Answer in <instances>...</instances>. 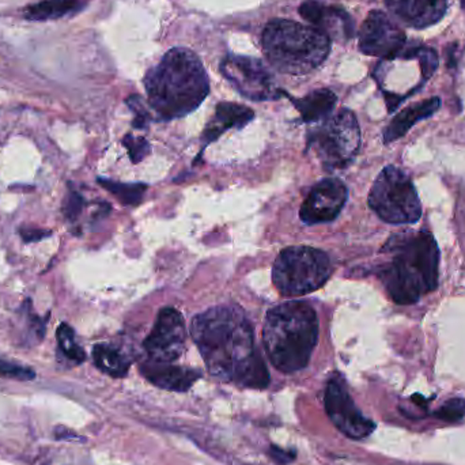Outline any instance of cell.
<instances>
[{
  "label": "cell",
  "mask_w": 465,
  "mask_h": 465,
  "mask_svg": "<svg viewBox=\"0 0 465 465\" xmlns=\"http://www.w3.org/2000/svg\"><path fill=\"white\" fill-rule=\"evenodd\" d=\"M191 335L211 374L240 387H268L267 366L256 348L252 325L239 306L221 305L198 314Z\"/></svg>",
  "instance_id": "cell-1"
},
{
  "label": "cell",
  "mask_w": 465,
  "mask_h": 465,
  "mask_svg": "<svg viewBox=\"0 0 465 465\" xmlns=\"http://www.w3.org/2000/svg\"><path fill=\"white\" fill-rule=\"evenodd\" d=\"M394 253L391 262L379 268V278L388 296L399 305H412L438 286L439 249L431 232H403L385 244Z\"/></svg>",
  "instance_id": "cell-2"
},
{
  "label": "cell",
  "mask_w": 465,
  "mask_h": 465,
  "mask_svg": "<svg viewBox=\"0 0 465 465\" xmlns=\"http://www.w3.org/2000/svg\"><path fill=\"white\" fill-rule=\"evenodd\" d=\"M144 87L150 107L161 120L190 115L210 92L203 64L192 51L185 48L167 52L147 72Z\"/></svg>",
  "instance_id": "cell-3"
},
{
  "label": "cell",
  "mask_w": 465,
  "mask_h": 465,
  "mask_svg": "<svg viewBox=\"0 0 465 465\" xmlns=\"http://www.w3.org/2000/svg\"><path fill=\"white\" fill-rule=\"evenodd\" d=\"M271 363L283 373L306 368L319 339V320L307 302L289 301L273 307L263 330Z\"/></svg>",
  "instance_id": "cell-4"
},
{
  "label": "cell",
  "mask_w": 465,
  "mask_h": 465,
  "mask_svg": "<svg viewBox=\"0 0 465 465\" xmlns=\"http://www.w3.org/2000/svg\"><path fill=\"white\" fill-rule=\"evenodd\" d=\"M263 48L273 69L284 74L305 75L327 59L330 40L316 28L273 20L265 26Z\"/></svg>",
  "instance_id": "cell-5"
},
{
  "label": "cell",
  "mask_w": 465,
  "mask_h": 465,
  "mask_svg": "<svg viewBox=\"0 0 465 465\" xmlns=\"http://www.w3.org/2000/svg\"><path fill=\"white\" fill-rule=\"evenodd\" d=\"M332 273L327 253L316 248L289 247L276 257L273 281L284 297H301L319 290Z\"/></svg>",
  "instance_id": "cell-6"
},
{
  "label": "cell",
  "mask_w": 465,
  "mask_h": 465,
  "mask_svg": "<svg viewBox=\"0 0 465 465\" xmlns=\"http://www.w3.org/2000/svg\"><path fill=\"white\" fill-rule=\"evenodd\" d=\"M361 146V129L351 110H342L307 133V151L324 169H346Z\"/></svg>",
  "instance_id": "cell-7"
},
{
  "label": "cell",
  "mask_w": 465,
  "mask_h": 465,
  "mask_svg": "<svg viewBox=\"0 0 465 465\" xmlns=\"http://www.w3.org/2000/svg\"><path fill=\"white\" fill-rule=\"evenodd\" d=\"M369 206L387 224H417L422 216V203L412 180L394 165L377 175L369 193Z\"/></svg>",
  "instance_id": "cell-8"
},
{
  "label": "cell",
  "mask_w": 465,
  "mask_h": 465,
  "mask_svg": "<svg viewBox=\"0 0 465 465\" xmlns=\"http://www.w3.org/2000/svg\"><path fill=\"white\" fill-rule=\"evenodd\" d=\"M185 342L187 328L184 317L175 307H162L143 347L149 361L172 363L184 353Z\"/></svg>",
  "instance_id": "cell-9"
},
{
  "label": "cell",
  "mask_w": 465,
  "mask_h": 465,
  "mask_svg": "<svg viewBox=\"0 0 465 465\" xmlns=\"http://www.w3.org/2000/svg\"><path fill=\"white\" fill-rule=\"evenodd\" d=\"M222 74L244 97L253 101H268L279 98L273 75L257 59L247 56H229L221 66Z\"/></svg>",
  "instance_id": "cell-10"
},
{
  "label": "cell",
  "mask_w": 465,
  "mask_h": 465,
  "mask_svg": "<svg viewBox=\"0 0 465 465\" xmlns=\"http://www.w3.org/2000/svg\"><path fill=\"white\" fill-rule=\"evenodd\" d=\"M324 405L330 422L350 438H366L376 428L373 420L366 418L356 407L342 379L335 377L328 381L325 388Z\"/></svg>",
  "instance_id": "cell-11"
},
{
  "label": "cell",
  "mask_w": 465,
  "mask_h": 465,
  "mask_svg": "<svg viewBox=\"0 0 465 465\" xmlns=\"http://www.w3.org/2000/svg\"><path fill=\"white\" fill-rule=\"evenodd\" d=\"M405 40L407 37L402 28L379 10L369 12L359 30V49L376 58H397Z\"/></svg>",
  "instance_id": "cell-12"
},
{
  "label": "cell",
  "mask_w": 465,
  "mask_h": 465,
  "mask_svg": "<svg viewBox=\"0 0 465 465\" xmlns=\"http://www.w3.org/2000/svg\"><path fill=\"white\" fill-rule=\"evenodd\" d=\"M348 198V190L339 178H325L314 185L302 204L299 218L304 224L332 222L339 216Z\"/></svg>",
  "instance_id": "cell-13"
},
{
  "label": "cell",
  "mask_w": 465,
  "mask_h": 465,
  "mask_svg": "<svg viewBox=\"0 0 465 465\" xmlns=\"http://www.w3.org/2000/svg\"><path fill=\"white\" fill-rule=\"evenodd\" d=\"M299 14L330 40L347 41L354 37V22L347 12L336 6H325L317 0H306Z\"/></svg>",
  "instance_id": "cell-14"
},
{
  "label": "cell",
  "mask_w": 465,
  "mask_h": 465,
  "mask_svg": "<svg viewBox=\"0 0 465 465\" xmlns=\"http://www.w3.org/2000/svg\"><path fill=\"white\" fill-rule=\"evenodd\" d=\"M388 10L408 28L426 29L439 22L448 9V0H385Z\"/></svg>",
  "instance_id": "cell-15"
},
{
  "label": "cell",
  "mask_w": 465,
  "mask_h": 465,
  "mask_svg": "<svg viewBox=\"0 0 465 465\" xmlns=\"http://www.w3.org/2000/svg\"><path fill=\"white\" fill-rule=\"evenodd\" d=\"M141 373L155 387L173 392H187L201 377L195 369L181 368L172 363L147 361L141 365Z\"/></svg>",
  "instance_id": "cell-16"
},
{
  "label": "cell",
  "mask_w": 465,
  "mask_h": 465,
  "mask_svg": "<svg viewBox=\"0 0 465 465\" xmlns=\"http://www.w3.org/2000/svg\"><path fill=\"white\" fill-rule=\"evenodd\" d=\"M255 113L244 105L234 102H221L216 110V115L204 128L201 142L204 146L216 141L227 129L242 128L253 120Z\"/></svg>",
  "instance_id": "cell-17"
},
{
  "label": "cell",
  "mask_w": 465,
  "mask_h": 465,
  "mask_svg": "<svg viewBox=\"0 0 465 465\" xmlns=\"http://www.w3.org/2000/svg\"><path fill=\"white\" fill-rule=\"evenodd\" d=\"M439 108H441V100L438 97L428 98L405 108L399 115L395 116L389 126L384 129L385 143H391L402 138L418 121L431 118Z\"/></svg>",
  "instance_id": "cell-18"
},
{
  "label": "cell",
  "mask_w": 465,
  "mask_h": 465,
  "mask_svg": "<svg viewBox=\"0 0 465 465\" xmlns=\"http://www.w3.org/2000/svg\"><path fill=\"white\" fill-rule=\"evenodd\" d=\"M298 112L301 113L302 120L307 124L324 121L330 118L336 105L335 93L328 89L314 90L299 100H293Z\"/></svg>",
  "instance_id": "cell-19"
},
{
  "label": "cell",
  "mask_w": 465,
  "mask_h": 465,
  "mask_svg": "<svg viewBox=\"0 0 465 465\" xmlns=\"http://www.w3.org/2000/svg\"><path fill=\"white\" fill-rule=\"evenodd\" d=\"M82 0H41L37 4L26 7L23 15L26 20L43 22V20H55L67 15L74 14L84 9Z\"/></svg>",
  "instance_id": "cell-20"
},
{
  "label": "cell",
  "mask_w": 465,
  "mask_h": 465,
  "mask_svg": "<svg viewBox=\"0 0 465 465\" xmlns=\"http://www.w3.org/2000/svg\"><path fill=\"white\" fill-rule=\"evenodd\" d=\"M93 359L95 366L102 373L113 377V379H123L129 371V363L126 356L118 348L110 345H97L93 348Z\"/></svg>",
  "instance_id": "cell-21"
},
{
  "label": "cell",
  "mask_w": 465,
  "mask_h": 465,
  "mask_svg": "<svg viewBox=\"0 0 465 465\" xmlns=\"http://www.w3.org/2000/svg\"><path fill=\"white\" fill-rule=\"evenodd\" d=\"M98 183L126 206H136V204L141 203L147 190V185L139 184V183L124 184V183H116V181L108 180V178H98Z\"/></svg>",
  "instance_id": "cell-22"
},
{
  "label": "cell",
  "mask_w": 465,
  "mask_h": 465,
  "mask_svg": "<svg viewBox=\"0 0 465 465\" xmlns=\"http://www.w3.org/2000/svg\"><path fill=\"white\" fill-rule=\"evenodd\" d=\"M56 339H58L59 348L67 359L75 362L77 365L84 363L86 353L81 346L78 345L75 330L71 325L61 322L56 330Z\"/></svg>",
  "instance_id": "cell-23"
},
{
  "label": "cell",
  "mask_w": 465,
  "mask_h": 465,
  "mask_svg": "<svg viewBox=\"0 0 465 465\" xmlns=\"http://www.w3.org/2000/svg\"><path fill=\"white\" fill-rule=\"evenodd\" d=\"M407 53H410V55H404V58H415L420 61L425 79H428L438 69V55L430 46H418V48L411 49Z\"/></svg>",
  "instance_id": "cell-24"
},
{
  "label": "cell",
  "mask_w": 465,
  "mask_h": 465,
  "mask_svg": "<svg viewBox=\"0 0 465 465\" xmlns=\"http://www.w3.org/2000/svg\"><path fill=\"white\" fill-rule=\"evenodd\" d=\"M436 418L448 423L461 422L465 418V400L451 399L436 411Z\"/></svg>",
  "instance_id": "cell-25"
},
{
  "label": "cell",
  "mask_w": 465,
  "mask_h": 465,
  "mask_svg": "<svg viewBox=\"0 0 465 465\" xmlns=\"http://www.w3.org/2000/svg\"><path fill=\"white\" fill-rule=\"evenodd\" d=\"M0 377L17 379V381H30V379H36V371L28 366L18 365L14 362L0 358Z\"/></svg>",
  "instance_id": "cell-26"
},
{
  "label": "cell",
  "mask_w": 465,
  "mask_h": 465,
  "mask_svg": "<svg viewBox=\"0 0 465 465\" xmlns=\"http://www.w3.org/2000/svg\"><path fill=\"white\" fill-rule=\"evenodd\" d=\"M123 144L128 150L129 157L134 164H139L150 152V144L142 136H133L131 134L123 139Z\"/></svg>",
  "instance_id": "cell-27"
},
{
  "label": "cell",
  "mask_w": 465,
  "mask_h": 465,
  "mask_svg": "<svg viewBox=\"0 0 465 465\" xmlns=\"http://www.w3.org/2000/svg\"><path fill=\"white\" fill-rule=\"evenodd\" d=\"M85 198L78 191L69 190L63 201V214L69 221H77L84 211Z\"/></svg>",
  "instance_id": "cell-28"
},
{
  "label": "cell",
  "mask_w": 465,
  "mask_h": 465,
  "mask_svg": "<svg viewBox=\"0 0 465 465\" xmlns=\"http://www.w3.org/2000/svg\"><path fill=\"white\" fill-rule=\"evenodd\" d=\"M126 105L129 110H133L135 115V120H134V126L138 129H144L149 126L150 115L147 112L146 107H144L143 101L139 98V95H133L126 100Z\"/></svg>",
  "instance_id": "cell-29"
},
{
  "label": "cell",
  "mask_w": 465,
  "mask_h": 465,
  "mask_svg": "<svg viewBox=\"0 0 465 465\" xmlns=\"http://www.w3.org/2000/svg\"><path fill=\"white\" fill-rule=\"evenodd\" d=\"M270 454L276 462L284 465L293 461L296 459V452L286 451V449L279 448V446H271Z\"/></svg>",
  "instance_id": "cell-30"
},
{
  "label": "cell",
  "mask_w": 465,
  "mask_h": 465,
  "mask_svg": "<svg viewBox=\"0 0 465 465\" xmlns=\"http://www.w3.org/2000/svg\"><path fill=\"white\" fill-rule=\"evenodd\" d=\"M20 236L26 242H36L51 236V232H44V230L40 229H22L20 230Z\"/></svg>",
  "instance_id": "cell-31"
},
{
  "label": "cell",
  "mask_w": 465,
  "mask_h": 465,
  "mask_svg": "<svg viewBox=\"0 0 465 465\" xmlns=\"http://www.w3.org/2000/svg\"><path fill=\"white\" fill-rule=\"evenodd\" d=\"M461 6H462V9L465 10V0H461Z\"/></svg>",
  "instance_id": "cell-32"
}]
</instances>
